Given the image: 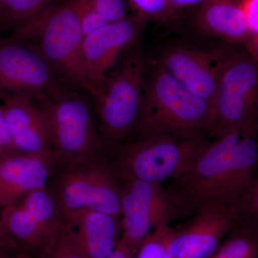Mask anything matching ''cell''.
Instances as JSON below:
<instances>
[{
    "mask_svg": "<svg viewBox=\"0 0 258 258\" xmlns=\"http://www.w3.org/2000/svg\"><path fill=\"white\" fill-rule=\"evenodd\" d=\"M184 225L173 228L166 258H208L239 219L235 205L205 204Z\"/></svg>",
    "mask_w": 258,
    "mask_h": 258,
    "instance_id": "cell-10",
    "label": "cell"
},
{
    "mask_svg": "<svg viewBox=\"0 0 258 258\" xmlns=\"http://www.w3.org/2000/svg\"><path fill=\"white\" fill-rule=\"evenodd\" d=\"M13 254L5 249L0 248V258H10V254Z\"/></svg>",
    "mask_w": 258,
    "mask_h": 258,
    "instance_id": "cell-34",
    "label": "cell"
},
{
    "mask_svg": "<svg viewBox=\"0 0 258 258\" xmlns=\"http://www.w3.org/2000/svg\"><path fill=\"white\" fill-rule=\"evenodd\" d=\"M54 0H0V27L16 30L31 23Z\"/></svg>",
    "mask_w": 258,
    "mask_h": 258,
    "instance_id": "cell-20",
    "label": "cell"
},
{
    "mask_svg": "<svg viewBox=\"0 0 258 258\" xmlns=\"http://www.w3.org/2000/svg\"><path fill=\"white\" fill-rule=\"evenodd\" d=\"M239 217L258 226V178L235 205Z\"/></svg>",
    "mask_w": 258,
    "mask_h": 258,
    "instance_id": "cell-24",
    "label": "cell"
},
{
    "mask_svg": "<svg viewBox=\"0 0 258 258\" xmlns=\"http://www.w3.org/2000/svg\"><path fill=\"white\" fill-rule=\"evenodd\" d=\"M220 52L221 49L171 47L162 52L158 62L180 84L212 107L218 86Z\"/></svg>",
    "mask_w": 258,
    "mask_h": 258,
    "instance_id": "cell-13",
    "label": "cell"
},
{
    "mask_svg": "<svg viewBox=\"0 0 258 258\" xmlns=\"http://www.w3.org/2000/svg\"><path fill=\"white\" fill-rule=\"evenodd\" d=\"M48 258H87L75 227L67 224L64 225Z\"/></svg>",
    "mask_w": 258,
    "mask_h": 258,
    "instance_id": "cell-23",
    "label": "cell"
},
{
    "mask_svg": "<svg viewBox=\"0 0 258 258\" xmlns=\"http://www.w3.org/2000/svg\"><path fill=\"white\" fill-rule=\"evenodd\" d=\"M210 142L205 137L154 135L108 145V161L118 179L162 184L187 169Z\"/></svg>",
    "mask_w": 258,
    "mask_h": 258,
    "instance_id": "cell-4",
    "label": "cell"
},
{
    "mask_svg": "<svg viewBox=\"0 0 258 258\" xmlns=\"http://www.w3.org/2000/svg\"><path fill=\"white\" fill-rule=\"evenodd\" d=\"M0 217L5 229L18 245L24 251L38 258H48L57 239L19 203L0 210Z\"/></svg>",
    "mask_w": 258,
    "mask_h": 258,
    "instance_id": "cell-17",
    "label": "cell"
},
{
    "mask_svg": "<svg viewBox=\"0 0 258 258\" xmlns=\"http://www.w3.org/2000/svg\"><path fill=\"white\" fill-rule=\"evenodd\" d=\"M84 37L108 24L98 15L91 0H76Z\"/></svg>",
    "mask_w": 258,
    "mask_h": 258,
    "instance_id": "cell-26",
    "label": "cell"
},
{
    "mask_svg": "<svg viewBox=\"0 0 258 258\" xmlns=\"http://www.w3.org/2000/svg\"><path fill=\"white\" fill-rule=\"evenodd\" d=\"M134 13L159 23L171 21L178 15L169 0H128Z\"/></svg>",
    "mask_w": 258,
    "mask_h": 258,
    "instance_id": "cell-21",
    "label": "cell"
},
{
    "mask_svg": "<svg viewBox=\"0 0 258 258\" xmlns=\"http://www.w3.org/2000/svg\"><path fill=\"white\" fill-rule=\"evenodd\" d=\"M18 153L13 144L3 106L0 104V159Z\"/></svg>",
    "mask_w": 258,
    "mask_h": 258,
    "instance_id": "cell-27",
    "label": "cell"
},
{
    "mask_svg": "<svg viewBox=\"0 0 258 258\" xmlns=\"http://www.w3.org/2000/svg\"><path fill=\"white\" fill-rule=\"evenodd\" d=\"M46 115L55 168L84 165L108 158V144L84 97L60 86L35 97Z\"/></svg>",
    "mask_w": 258,
    "mask_h": 258,
    "instance_id": "cell-3",
    "label": "cell"
},
{
    "mask_svg": "<svg viewBox=\"0 0 258 258\" xmlns=\"http://www.w3.org/2000/svg\"><path fill=\"white\" fill-rule=\"evenodd\" d=\"M191 25L202 35L244 46L252 36L240 0H207L195 8Z\"/></svg>",
    "mask_w": 258,
    "mask_h": 258,
    "instance_id": "cell-16",
    "label": "cell"
},
{
    "mask_svg": "<svg viewBox=\"0 0 258 258\" xmlns=\"http://www.w3.org/2000/svg\"><path fill=\"white\" fill-rule=\"evenodd\" d=\"M243 47L258 61V34L252 35Z\"/></svg>",
    "mask_w": 258,
    "mask_h": 258,
    "instance_id": "cell-32",
    "label": "cell"
},
{
    "mask_svg": "<svg viewBox=\"0 0 258 258\" xmlns=\"http://www.w3.org/2000/svg\"><path fill=\"white\" fill-rule=\"evenodd\" d=\"M58 76L43 56L25 40H0V88L35 98L59 87Z\"/></svg>",
    "mask_w": 258,
    "mask_h": 258,
    "instance_id": "cell-11",
    "label": "cell"
},
{
    "mask_svg": "<svg viewBox=\"0 0 258 258\" xmlns=\"http://www.w3.org/2000/svg\"><path fill=\"white\" fill-rule=\"evenodd\" d=\"M172 231L170 225L156 227L144 239L135 258H166V245Z\"/></svg>",
    "mask_w": 258,
    "mask_h": 258,
    "instance_id": "cell-22",
    "label": "cell"
},
{
    "mask_svg": "<svg viewBox=\"0 0 258 258\" xmlns=\"http://www.w3.org/2000/svg\"><path fill=\"white\" fill-rule=\"evenodd\" d=\"M108 258H135V255L121 240H120L116 248Z\"/></svg>",
    "mask_w": 258,
    "mask_h": 258,
    "instance_id": "cell-31",
    "label": "cell"
},
{
    "mask_svg": "<svg viewBox=\"0 0 258 258\" xmlns=\"http://www.w3.org/2000/svg\"><path fill=\"white\" fill-rule=\"evenodd\" d=\"M145 74L143 56L138 50H132L91 94L98 130L108 145L125 142L137 128L143 103Z\"/></svg>",
    "mask_w": 258,
    "mask_h": 258,
    "instance_id": "cell-7",
    "label": "cell"
},
{
    "mask_svg": "<svg viewBox=\"0 0 258 258\" xmlns=\"http://www.w3.org/2000/svg\"><path fill=\"white\" fill-rule=\"evenodd\" d=\"M55 168L53 155L15 153L1 158L0 210L47 186Z\"/></svg>",
    "mask_w": 258,
    "mask_h": 258,
    "instance_id": "cell-15",
    "label": "cell"
},
{
    "mask_svg": "<svg viewBox=\"0 0 258 258\" xmlns=\"http://www.w3.org/2000/svg\"><path fill=\"white\" fill-rule=\"evenodd\" d=\"M258 128L217 137L166 188L186 215L211 203L236 205L253 182Z\"/></svg>",
    "mask_w": 258,
    "mask_h": 258,
    "instance_id": "cell-1",
    "label": "cell"
},
{
    "mask_svg": "<svg viewBox=\"0 0 258 258\" xmlns=\"http://www.w3.org/2000/svg\"><path fill=\"white\" fill-rule=\"evenodd\" d=\"M5 94H6V93L4 92V91L0 88V99H3Z\"/></svg>",
    "mask_w": 258,
    "mask_h": 258,
    "instance_id": "cell-35",
    "label": "cell"
},
{
    "mask_svg": "<svg viewBox=\"0 0 258 258\" xmlns=\"http://www.w3.org/2000/svg\"><path fill=\"white\" fill-rule=\"evenodd\" d=\"M258 128V61L242 47L221 49L210 134Z\"/></svg>",
    "mask_w": 258,
    "mask_h": 258,
    "instance_id": "cell-6",
    "label": "cell"
},
{
    "mask_svg": "<svg viewBox=\"0 0 258 258\" xmlns=\"http://www.w3.org/2000/svg\"><path fill=\"white\" fill-rule=\"evenodd\" d=\"M14 258H38L32 254L28 253V252H24V251L18 250L15 252Z\"/></svg>",
    "mask_w": 258,
    "mask_h": 258,
    "instance_id": "cell-33",
    "label": "cell"
},
{
    "mask_svg": "<svg viewBox=\"0 0 258 258\" xmlns=\"http://www.w3.org/2000/svg\"><path fill=\"white\" fill-rule=\"evenodd\" d=\"M208 258H258V226L239 217Z\"/></svg>",
    "mask_w": 258,
    "mask_h": 258,
    "instance_id": "cell-19",
    "label": "cell"
},
{
    "mask_svg": "<svg viewBox=\"0 0 258 258\" xmlns=\"http://www.w3.org/2000/svg\"><path fill=\"white\" fill-rule=\"evenodd\" d=\"M207 0H169L171 6L176 13L181 10L195 8Z\"/></svg>",
    "mask_w": 258,
    "mask_h": 258,
    "instance_id": "cell-30",
    "label": "cell"
},
{
    "mask_svg": "<svg viewBox=\"0 0 258 258\" xmlns=\"http://www.w3.org/2000/svg\"><path fill=\"white\" fill-rule=\"evenodd\" d=\"M121 240L136 255L146 237L159 226L186 215L162 184L119 179Z\"/></svg>",
    "mask_w": 258,
    "mask_h": 258,
    "instance_id": "cell-9",
    "label": "cell"
},
{
    "mask_svg": "<svg viewBox=\"0 0 258 258\" xmlns=\"http://www.w3.org/2000/svg\"><path fill=\"white\" fill-rule=\"evenodd\" d=\"M13 38L32 40L58 78L89 91L83 60L84 40L76 0L51 5L40 16L15 30Z\"/></svg>",
    "mask_w": 258,
    "mask_h": 258,
    "instance_id": "cell-5",
    "label": "cell"
},
{
    "mask_svg": "<svg viewBox=\"0 0 258 258\" xmlns=\"http://www.w3.org/2000/svg\"><path fill=\"white\" fill-rule=\"evenodd\" d=\"M49 186L66 224L76 227L86 211L120 217L119 179L108 159L69 168H55Z\"/></svg>",
    "mask_w": 258,
    "mask_h": 258,
    "instance_id": "cell-8",
    "label": "cell"
},
{
    "mask_svg": "<svg viewBox=\"0 0 258 258\" xmlns=\"http://www.w3.org/2000/svg\"><path fill=\"white\" fill-rule=\"evenodd\" d=\"M97 13L107 23L123 20L127 15L125 0H91Z\"/></svg>",
    "mask_w": 258,
    "mask_h": 258,
    "instance_id": "cell-25",
    "label": "cell"
},
{
    "mask_svg": "<svg viewBox=\"0 0 258 258\" xmlns=\"http://www.w3.org/2000/svg\"><path fill=\"white\" fill-rule=\"evenodd\" d=\"M212 107L176 81L159 62L146 77L137 138L169 135L181 138L210 134Z\"/></svg>",
    "mask_w": 258,
    "mask_h": 258,
    "instance_id": "cell-2",
    "label": "cell"
},
{
    "mask_svg": "<svg viewBox=\"0 0 258 258\" xmlns=\"http://www.w3.org/2000/svg\"><path fill=\"white\" fill-rule=\"evenodd\" d=\"M2 100L17 152L30 155H53L48 122L38 103L31 97L19 93H6Z\"/></svg>",
    "mask_w": 258,
    "mask_h": 258,
    "instance_id": "cell-14",
    "label": "cell"
},
{
    "mask_svg": "<svg viewBox=\"0 0 258 258\" xmlns=\"http://www.w3.org/2000/svg\"><path fill=\"white\" fill-rule=\"evenodd\" d=\"M149 20L133 14L119 21L108 23L84 37L83 60L90 94L100 87L120 51L138 38Z\"/></svg>",
    "mask_w": 258,
    "mask_h": 258,
    "instance_id": "cell-12",
    "label": "cell"
},
{
    "mask_svg": "<svg viewBox=\"0 0 258 258\" xmlns=\"http://www.w3.org/2000/svg\"><path fill=\"white\" fill-rule=\"evenodd\" d=\"M75 228L87 258L109 257L121 238L120 217L102 212H83Z\"/></svg>",
    "mask_w": 258,
    "mask_h": 258,
    "instance_id": "cell-18",
    "label": "cell"
},
{
    "mask_svg": "<svg viewBox=\"0 0 258 258\" xmlns=\"http://www.w3.org/2000/svg\"><path fill=\"white\" fill-rule=\"evenodd\" d=\"M0 248L15 254L19 250L18 245L5 229L0 217Z\"/></svg>",
    "mask_w": 258,
    "mask_h": 258,
    "instance_id": "cell-29",
    "label": "cell"
},
{
    "mask_svg": "<svg viewBox=\"0 0 258 258\" xmlns=\"http://www.w3.org/2000/svg\"><path fill=\"white\" fill-rule=\"evenodd\" d=\"M249 31L258 34V0H240Z\"/></svg>",
    "mask_w": 258,
    "mask_h": 258,
    "instance_id": "cell-28",
    "label": "cell"
}]
</instances>
